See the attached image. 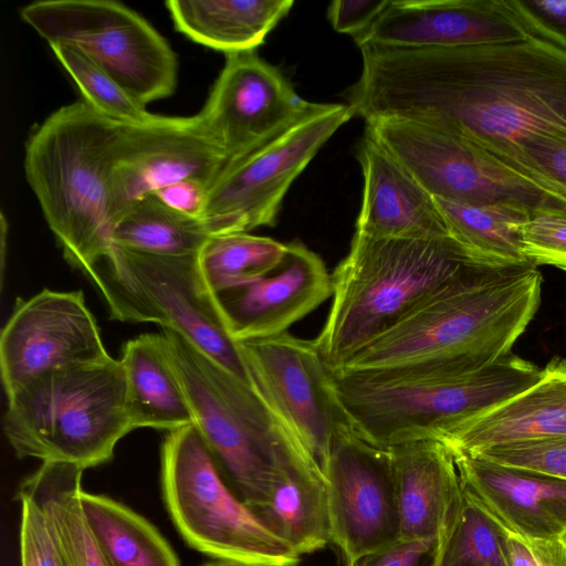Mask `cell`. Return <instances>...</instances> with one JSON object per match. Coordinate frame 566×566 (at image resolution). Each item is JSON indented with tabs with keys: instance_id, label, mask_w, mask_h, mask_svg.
I'll return each instance as SVG.
<instances>
[{
	"instance_id": "cell-23",
	"label": "cell",
	"mask_w": 566,
	"mask_h": 566,
	"mask_svg": "<svg viewBox=\"0 0 566 566\" xmlns=\"http://www.w3.org/2000/svg\"><path fill=\"white\" fill-rule=\"evenodd\" d=\"M396 479L400 539L442 541L460 510L463 486L453 453L421 439L389 449Z\"/></svg>"
},
{
	"instance_id": "cell-25",
	"label": "cell",
	"mask_w": 566,
	"mask_h": 566,
	"mask_svg": "<svg viewBox=\"0 0 566 566\" xmlns=\"http://www.w3.org/2000/svg\"><path fill=\"white\" fill-rule=\"evenodd\" d=\"M120 361L126 381V411L133 430L171 431L193 423L163 334H144L129 339L124 345Z\"/></svg>"
},
{
	"instance_id": "cell-41",
	"label": "cell",
	"mask_w": 566,
	"mask_h": 566,
	"mask_svg": "<svg viewBox=\"0 0 566 566\" xmlns=\"http://www.w3.org/2000/svg\"><path fill=\"white\" fill-rule=\"evenodd\" d=\"M388 2L389 0H336L329 3L327 18L335 31L356 36L375 21Z\"/></svg>"
},
{
	"instance_id": "cell-29",
	"label": "cell",
	"mask_w": 566,
	"mask_h": 566,
	"mask_svg": "<svg viewBox=\"0 0 566 566\" xmlns=\"http://www.w3.org/2000/svg\"><path fill=\"white\" fill-rule=\"evenodd\" d=\"M434 201L449 235L476 259L499 268L531 264L521 240L522 224L534 217L530 211L510 205Z\"/></svg>"
},
{
	"instance_id": "cell-16",
	"label": "cell",
	"mask_w": 566,
	"mask_h": 566,
	"mask_svg": "<svg viewBox=\"0 0 566 566\" xmlns=\"http://www.w3.org/2000/svg\"><path fill=\"white\" fill-rule=\"evenodd\" d=\"M82 291L43 290L18 298L0 337V366L8 395L49 370L108 357Z\"/></svg>"
},
{
	"instance_id": "cell-27",
	"label": "cell",
	"mask_w": 566,
	"mask_h": 566,
	"mask_svg": "<svg viewBox=\"0 0 566 566\" xmlns=\"http://www.w3.org/2000/svg\"><path fill=\"white\" fill-rule=\"evenodd\" d=\"M83 471L70 462H42L18 494L43 512L63 566H109L82 506Z\"/></svg>"
},
{
	"instance_id": "cell-45",
	"label": "cell",
	"mask_w": 566,
	"mask_h": 566,
	"mask_svg": "<svg viewBox=\"0 0 566 566\" xmlns=\"http://www.w3.org/2000/svg\"><path fill=\"white\" fill-rule=\"evenodd\" d=\"M559 538L566 545V531L560 535Z\"/></svg>"
},
{
	"instance_id": "cell-44",
	"label": "cell",
	"mask_w": 566,
	"mask_h": 566,
	"mask_svg": "<svg viewBox=\"0 0 566 566\" xmlns=\"http://www.w3.org/2000/svg\"><path fill=\"white\" fill-rule=\"evenodd\" d=\"M559 364H560L562 368L564 369V371L566 373V360L559 358Z\"/></svg>"
},
{
	"instance_id": "cell-24",
	"label": "cell",
	"mask_w": 566,
	"mask_h": 566,
	"mask_svg": "<svg viewBox=\"0 0 566 566\" xmlns=\"http://www.w3.org/2000/svg\"><path fill=\"white\" fill-rule=\"evenodd\" d=\"M253 512L300 555L332 542L325 475L291 434L284 447L281 480L269 502Z\"/></svg>"
},
{
	"instance_id": "cell-43",
	"label": "cell",
	"mask_w": 566,
	"mask_h": 566,
	"mask_svg": "<svg viewBox=\"0 0 566 566\" xmlns=\"http://www.w3.org/2000/svg\"><path fill=\"white\" fill-rule=\"evenodd\" d=\"M205 566H241V565H238L235 563H231L228 560L216 559L213 562L206 564Z\"/></svg>"
},
{
	"instance_id": "cell-35",
	"label": "cell",
	"mask_w": 566,
	"mask_h": 566,
	"mask_svg": "<svg viewBox=\"0 0 566 566\" xmlns=\"http://www.w3.org/2000/svg\"><path fill=\"white\" fill-rule=\"evenodd\" d=\"M566 198V138H538L502 160Z\"/></svg>"
},
{
	"instance_id": "cell-15",
	"label": "cell",
	"mask_w": 566,
	"mask_h": 566,
	"mask_svg": "<svg viewBox=\"0 0 566 566\" xmlns=\"http://www.w3.org/2000/svg\"><path fill=\"white\" fill-rule=\"evenodd\" d=\"M324 475L332 542L346 562L400 539L396 479L388 449L367 442L349 427L337 437Z\"/></svg>"
},
{
	"instance_id": "cell-11",
	"label": "cell",
	"mask_w": 566,
	"mask_h": 566,
	"mask_svg": "<svg viewBox=\"0 0 566 566\" xmlns=\"http://www.w3.org/2000/svg\"><path fill=\"white\" fill-rule=\"evenodd\" d=\"M21 19L49 45L75 48L118 81L144 105L170 96L177 57L140 14L112 0H40Z\"/></svg>"
},
{
	"instance_id": "cell-1",
	"label": "cell",
	"mask_w": 566,
	"mask_h": 566,
	"mask_svg": "<svg viewBox=\"0 0 566 566\" xmlns=\"http://www.w3.org/2000/svg\"><path fill=\"white\" fill-rule=\"evenodd\" d=\"M353 116L400 119L464 137L503 160L566 138V52L537 38L449 49L359 48Z\"/></svg>"
},
{
	"instance_id": "cell-22",
	"label": "cell",
	"mask_w": 566,
	"mask_h": 566,
	"mask_svg": "<svg viewBox=\"0 0 566 566\" xmlns=\"http://www.w3.org/2000/svg\"><path fill=\"white\" fill-rule=\"evenodd\" d=\"M522 392L433 434L453 453L566 436V373L559 358Z\"/></svg>"
},
{
	"instance_id": "cell-28",
	"label": "cell",
	"mask_w": 566,
	"mask_h": 566,
	"mask_svg": "<svg viewBox=\"0 0 566 566\" xmlns=\"http://www.w3.org/2000/svg\"><path fill=\"white\" fill-rule=\"evenodd\" d=\"M81 501L109 566H180L172 547L144 516L101 494L83 491Z\"/></svg>"
},
{
	"instance_id": "cell-40",
	"label": "cell",
	"mask_w": 566,
	"mask_h": 566,
	"mask_svg": "<svg viewBox=\"0 0 566 566\" xmlns=\"http://www.w3.org/2000/svg\"><path fill=\"white\" fill-rule=\"evenodd\" d=\"M506 551L510 566H566V545L560 538H527L507 530Z\"/></svg>"
},
{
	"instance_id": "cell-38",
	"label": "cell",
	"mask_w": 566,
	"mask_h": 566,
	"mask_svg": "<svg viewBox=\"0 0 566 566\" xmlns=\"http://www.w3.org/2000/svg\"><path fill=\"white\" fill-rule=\"evenodd\" d=\"M21 504V566H63L41 509L28 496L18 494Z\"/></svg>"
},
{
	"instance_id": "cell-3",
	"label": "cell",
	"mask_w": 566,
	"mask_h": 566,
	"mask_svg": "<svg viewBox=\"0 0 566 566\" xmlns=\"http://www.w3.org/2000/svg\"><path fill=\"white\" fill-rule=\"evenodd\" d=\"M478 265L490 264L450 235L374 239L355 233L347 255L332 274V306L315 339L329 369L343 367L434 293Z\"/></svg>"
},
{
	"instance_id": "cell-37",
	"label": "cell",
	"mask_w": 566,
	"mask_h": 566,
	"mask_svg": "<svg viewBox=\"0 0 566 566\" xmlns=\"http://www.w3.org/2000/svg\"><path fill=\"white\" fill-rule=\"evenodd\" d=\"M525 32L566 52V0H504Z\"/></svg>"
},
{
	"instance_id": "cell-39",
	"label": "cell",
	"mask_w": 566,
	"mask_h": 566,
	"mask_svg": "<svg viewBox=\"0 0 566 566\" xmlns=\"http://www.w3.org/2000/svg\"><path fill=\"white\" fill-rule=\"evenodd\" d=\"M438 547L436 539H399L347 560L346 566H434Z\"/></svg>"
},
{
	"instance_id": "cell-6",
	"label": "cell",
	"mask_w": 566,
	"mask_h": 566,
	"mask_svg": "<svg viewBox=\"0 0 566 566\" xmlns=\"http://www.w3.org/2000/svg\"><path fill=\"white\" fill-rule=\"evenodd\" d=\"M8 397L3 431L19 458L88 469L109 462L133 430L120 359L49 370Z\"/></svg>"
},
{
	"instance_id": "cell-32",
	"label": "cell",
	"mask_w": 566,
	"mask_h": 566,
	"mask_svg": "<svg viewBox=\"0 0 566 566\" xmlns=\"http://www.w3.org/2000/svg\"><path fill=\"white\" fill-rule=\"evenodd\" d=\"M506 534L507 530L463 488L460 510L439 544L434 566H510Z\"/></svg>"
},
{
	"instance_id": "cell-12",
	"label": "cell",
	"mask_w": 566,
	"mask_h": 566,
	"mask_svg": "<svg viewBox=\"0 0 566 566\" xmlns=\"http://www.w3.org/2000/svg\"><path fill=\"white\" fill-rule=\"evenodd\" d=\"M237 343L255 391L324 473L337 437L350 426L316 342L286 332Z\"/></svg>"
},
{
	"instance_id": "cell-30",
	"label": "cell",
	"mask_w": 566,
	"mask_h": 566,
	"mask_svg": "<svg viewBox=\"0 0 566 566\" xmlns=\"http://www.w3.org/2000/svg\"><path fill=\"white\" fill-rule=\"evenodd\" d=\"M211 234L197 218L175 210L149 193L109 230V247L155 255L199 254Z\"/></svg>"
},
{
	"instance_id": "cell-19",
	"label": "cell",
	"mask_w": 566,
	"mask_h": 566,
	"mask_svg": "<svg viewBox=\"0 0 566 566\" xmlns=\"http://www.w3.org/2000/svg\"><path fill=\"white\" fill-rule=\"evenodd\" d=\"M333 282L318 254L298 241L286 244L281 261L259 279L214 294L235 342L286 331L332 296Z\"/></svg>"
},
{
	"instance_id": "cell-13",
	"label": "cell",
	"mask_w": 566,
	"mask_h": 566,
	"mask_svg": "<svg viewBox=\"0 0 566 566\" xmlns=\"http://www.w3.org/2000/svg\"><path fill=\"white\" fill-rule=\"evenodd\" d=\"M352 117L347 104H329L258 151L224 167L209 187L200 216L208 232H249L275 226L293 181Z\"/></svg>"
},
{
	"instance_id": "cell-8",
	"label": "cell",
	"mask_w": 566,
	"mask_h": 566,
	"mask_svg": "<svg viewBox=\"0 0 566 566\" xmlns=\"http://www.w3.org/2000/svg\"><path fill=\"white\" fill-rule=\"evenodd\" d=\"M82 272L102 293L112 319L172 329L252 386L239 345L203 279L198 254L155 255L109 247Z\"/></svg>"
},
{
	"instance_id": "cell-10",
	"label": "cell",
	"mask_w": 566,
	"mask_h": 566,
	"mask_svg": "<svg viewBox=\"0 0 566 566\" xmlns=\"http://www.w3.org/2000/svg\"><path fill=\"white\" fill-rule=\"evenodd\" d=\"M366 134L433 198L469 206L510 205L534 217H566L565 197L464 137L400 119L368 120Z\"/></svg>"
},
{
	"instance_id": "cell-17",
	"label": "cell",
	"mask_w": 566,
	"mask_h": 566,
	"mask_svg": "<svg viewBox=\"0 0 566 566\" xmlns=\"http://www.w3.org/2000/svg\"><path fill=\"white\" fill-rule=\"evenodd\" d=\"M226 158L198 115L125 124L118 158L111 175V227L145 196L174 182L196 179L209 187Z\"/></svg>"
},
{
	"instance_id": "cell-26",
	"label": "cell",
	"mask_w": 566,
	"mask_h": 566,
	"mask_svg": "<svg viewBox=\"0 0 566 566\" xmlns=\"http://www.w3.org/2000/svg\"><path fill=\"white\" fill-rule=\"evenodd\" d=\"M293 4V0L165 2L178 32L224 55L256 50Z\"/></svg>"
},
{
	"instance_id": "cell-33",
	"label": "cell",
	"mask_w": 566,
	"mask_h": 566,
	"mask_svg": "<svg viewBox=\"0 0 566 566\" xmlns=\"http://www.w3.org/2000/svg\"><path fill=\"white\" fill-rule=\"evenodd\" d=\"M50 48L77 85L83 101L102 116L123 124H138L155 115L80 50L61 44H52Z\"/></svg>"
},
{
	"instance_id": "cell-7",
	"label": "cell",
	"mask_w": 566,
	"mask_h": 566,
	"mask_svg": "<svg viewBox=\"0 0 566 566\" xmlns=\"http://www.w3.org/2000/svg\"><path fill=\"white\" fill-rule=\"evenodd\" d=\"M187 396L193 426L221 474L252 510L264 506L282 476L289 432L255 389L179 333H163Z\"/></svg>"
},
{
	"instance_id": "cell-4",
	"label": "cell",
	"mask_w": 566,
	"mask_h": 566,
	"mask_svg": "<svg viewBox=\"0 0 566 566\" xmlns=\"http://www.w3.org/2000/svg\"><path fill=\"white\" fill-rule=\"evenodd\" d=\"M124 129L82 99L49 115L25 143V178L64 258L81 271L109 249L111 175Z\"/></svg>"
},
{
	"instance_id": "cell-9",
	"label": "cell",
	"mask_w": 566,
	"mask_h": 566,
	"mask_svg": "<svg viewBox=\"0 0 566 566\" xmlns=\"http://www.w3.org/2000/svg\"><path fill=\"white\" fill-rule=\"evenodd\" d=\"M161 490L186 543L241 566H296L301 555L274 535L230 488L193 424L167 431Z\"/></svg>"
},
{
	"instance_id": "cell-31",
	"label": "cell",
	"mask_w": 566,
	"mask_h": 566,
	"mask_svg": "<svg viewBox=\"0 0 566 566\" xmlns=\"http://www.w3.org/2000/svg\"><path fill=\"white\" fill-rule=\"evenodd\" d=\"M285 251L286 244L272 238L231 232L211 235L198 261L208 287L216 294L264 275Z\"/></svg>"
},
{
	"instance_id": "cell-21",
	"label": "cell",
	"mask_w": 566,
	"mask_h": 566,
	"mask_svg": "<svg viewBox=\"0 0 566 566\" xmlns=\"http://www.w3.org/2000/svg\"><path fill=\"white\" fill-rule=\"evenodd\" d=\"M357 158L364 178L355 233L374 239H432L449 235L434 198L369 135Z\"/></svg>"
},
{
	"instance_id": "cell-14",
	"label": "cell",
	"mask_w": 566,
	"mask_h": 566,
	"mask_svg": "<svg viewBox=\"0 0 566 566\" xmlns=\"http://www.w3.org/2000/svg\"><path fill=\"white\" fill-rule=\"evenodd\" d=\"M328 106L302 98L279 67L253 50L226 55L224 65L197 115L222 151L227 167Z\"/></svg>"
},
{
	"instance_id": "cell-34",
	"label": "cell",
	"mask_w": 566,
	"mask_h": 566,
	"mask_svg": "<svg viewBox=\"0 0 566 566\" xmlns=\"http://www.w3.org/2000/svg\"><path fill=\"white\" fill-rule=\"evenodd\" d=\"M471 454L566 480V436L496 446Z\"/></svg>"
},
{
	"instance_id": "cell-20",
	"label": "cell",
	"mask_w": 566,
	"mask_h": 566,
	"mask_svg": "<svg viewBox=\"0 0 566 566\" xmlns=\"http://www.w3.org/2000/svg\"><path fill=\"white\" fill-rule=\"evenodd\" d=\"M453 457L463 488L510 532L551 539L566 531V480L472 454Z\"/></svg>"
},
{
	"instance_id": "cell-36",
	"label": "cell",
	"mask_w": 566,
	"mask_h": 566,
	"mask_svg": "<svg viewBox=\"0 0 566 566\" xmlns=\"http://www.w3.org/2000/svg\"><path fill=\"white\" fill-rule=\"evenodd\" d=\"M521 240L531 264L553 265L566 272V217H532L521 227Z\"/></svg>"
},
{
	"instance_id": "cell-5",
	"label": "cell",
	"mask_w": 566,
	"mask_h": 566,
	"mask_svg": "<svg viewBox=\"0 0 566 566\" xmlns=\"http://www.w3.org/2000/svg\"><path fill=\"white\" fill-rule=\"evenodd\" d=\"M543 369L509 354L463 371L345 373L331 369L334 392L350 428L382 448L430 439L537 382Z\"/></svg>"
},
{
	"instance_id": "cell-2",
	"label": "cell",
	"mask_w": 566,
	"mask_h": 566,
	"mask_svg": "<svg viewBox=\"0 0 566 566\" xmlns=\"http://www.w3.org/2000/svg\"><path fill=\"white\" fill-rule=\"evenodd\" d=\"M532 264L478 265L355 354L345 373L463 371L511 354L541 302Z\"/></svg>"
},
{
	"instance_id": "cell-42",
	"label": "cell",
	"mask_w": 566,
	"mask_h": 566,
	"mask_svg": "<svg viewBox=\"0 0 566 566\" xmlns=\"http://www.w3.org/2000/svg\"><path fill=\"white\" fill-rule=\"evenodd\" d=\"M208 189L209 186L200 180L186 179L163 187L153 193L168 207L200 219Z\"/></svg>"
},
{
	"instance_id": "cell-18",
	"label": "cell",
	"mask_w": 566,
	"mask_h": 566,
	"mask_svg": "<svg viewBox=\"0 0 566 566\" xmlns=\"http://www.w3.org/2000/svg\"><path fill=\"white\" fill-rule=\"evenodd\" d=\"M528 36L504 0H389L354 40L358 48L449 49L513 43Z\"/></svg>"
}]
</instances>
